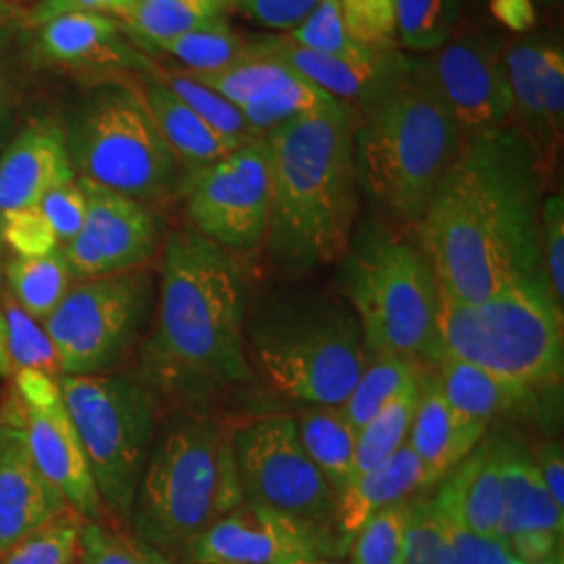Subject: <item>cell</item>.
Returning <instances> with one entry per match:
<instances>
[{"instance_id":"11","label":"cell","mask_w":564,"mask_h":564,"mask_svg":"<svg viewBox=\"0 0 564 564\" xmlns=\"http://www.w3.org/2000/svg\"><path fill=\"white\" fill-rule=\"evenodd\" d=\"M153 302V279L139 268L74 282L44 321L61 375H107L139 339Z\"/></svg>"},{"instance_id":"4","label":"cell","mask_w":564,"mask_h":564,"mask_svg":"<svg viewBox=\"0 0 564 564\" xmlns=\"http://www.w3.org/2000/svg\"><path fill=\"white\" fill-rule=\"evenodd\" d=\"M464 137L426 63L410 67L356 113L358 186L391 223L416 226Z\"/></svg>"},{"instance_id":"12","label":"cell","mask_w":564,"mask_h":564,"mask_svg":"<svg viewBox=\"0 0 564 564\" xmlns=\"http://www.w3.org/2000/svg\"><path fill=\"white\" fill-rule=\"evenodd\" d=\"M232 444L247 502L335 524L337 496L305 454L293 416L274 414L245 424Z\"/></svg>"},{"instance_id":"58","label":"cell","mask_w":564,"mask_h":564,"mask_svg":"<svg viewBox=\"0 0 564 564\" xmlns=\"http://www.w3.org/2000/svg\"><path fill=\"white\" fill-rule=\"evenodd\" d=\"M561 0H533V4L540 9V7H554V4H558Z\"/></svg>"},{"instance_id":"39","label":"cell","mask_w":564,"mask_h":564,"mask_svg":"<svg viewBox=\"0 0 564 564\" xmlns=\"http://www.w3.org/2000/svg\"><path fill=\"white\" fill-rule=\"evenodd\" d=\"M82 521L76 510H65L57 519L4 550L0 564H76Z\"/></svg>"},{"instance_id":"15","label":"cell","mask_w":564,"mask_h":564,"mask_svg":"<svg viewBox=\"0 0 564 564\" xmlns=\"http://www.w3.org/2000/svg\"><path fill=\"white\" fill-rule=\"evenodd\" d=\"M13 395L20 408L28 449L42 477L86 521H105V505L90 475L78 431L63 402L59 379L41 370L15 372Z\"/></svg>"},{"instance_id":"37","label":"cell","mask_w":564,"mask_h":564,"mask_svg":"<svg viewBox=\"0 0 564 564\" xmlns=\"http://www.w3.org/2000/svg\"><path fill=\"white\" fill-rule=\"evenodd\" d=\"M149 74L155 80L162 82L165 88H170L182 102H186L205 123H209L223 137L239 142L260 139V137H256V132L249 128L241 111L232 102L226 101L223 95H218L216 90L193 80L184 72L182 74L165 72V69H158L153 65Z\"/></svg>"},{"instance_id":"1","label":"cell","mask_w":564,"mask_h":564,"mask_svg":"<svg viewBox=\"0 0 564 564\" xmlns=\"http://www.w3.org/2000/svg\"><path fill=\"white\" fill-rule=\"evenodd\" d=\"M540 220V147L519 126L464 139L416 224L442 300L484 302L545 281Z\"/></svg>"},{"instance_id":"46","label":"cell","mask_w":564,"mask_h":564,"mask_svg":"<svg viewBox=\"0 0 564 564\" xmlns=\"http://www.w3.org/2000/svg\"><path fill=\"white\" fill-rule=\"evenodd\" d=\"M2 239L20 258H39L61 247L39 205L2 214Z\"/></svg>"},{"instance_id":"56","label":"cell","mask_w":564,"mask_h":564,"mask_svg":"<svg viewBox=\"0 0 564 564\" xmlns=\"http://www.w3.org/2000/svg\"><path fill=\"white\" fill-rule=\"evenodd\" d=\"M291 564H349L341 558H303V561H295Z\"/></svg>"},{"instance_id":"44","label":"cell","mask_w":564,"mask_h":564,"mask_svg":"<svg viewBox=\"0 0 564 564\" xmlns=\"http://www.w3.org/2000/svg\"><path fill=\"white\" fill-rule=\"evenodd\" d=\"M435 505L444 523L452 564H523L500 538H487L470 531L449 506L437 498Z\"/></svg>"},{"instance_id":"42","label":"cell","mask_w":564,"mask_h":564,"mask_svg":"<svg viewBox=\"0 0 564 564\" xmlns=\"http://www.w3.org/2000/svg\"><path fill=\"white\" fill-rule=\"evenodd\" d=\"M405 502L389 506L354 533L347 547L349 564H393L402 561Z\"/></svg>"},{"instance_id":"59","label":"cell","mask_w":564,"mask_h":564,"mask_svg":"<svg viewBox=\"0 0 564 564\" xmlns=\"http://www.w3.org/2000/svg\"><path fill=\"white\" fill-rule=\"evenodd\" d=\"M4 36H7V25H4L2 13H0V44H2V41H4Z\"/></svg>"},{"instance_id":"28","label":"cell","mask_w":564,"mask_h":564,"mask_svg":"<svg viewBox=\"0 0 564 564\" xmlns=\"http://www.w3.org/2000/svg\"><path fill=\"white\" fill-rule=\"evenodd\" d=\"M141 93L163 141L167 142L181 167H186V174L223 160L224 155L245 144L216 132L162 82L151 78Z\"/></svg>"},{"instance_id":"9","label":"cell","mask_w":564,"mask_h":564,"mask_svg":"<svg viewBox=\"0 0 564 564\" xmlns=\"http://www.w3.org/2000/svg\"><path fill=\"white\" fill-rule=\"evenodd\" d=\"M65 137L78 178L144 205L162 202L178 186L181 163L134 86L111 82L97 88Z\"/></svg>"},{"instance_id":"8","label":"cell","mask_w":564,"mask_h":564,"mask_svg":"<svg viewBox=\"0 0 564 564\" xmlns=\"http://www.w3.org/2000/svg\"><path fill=\"white\" fill-rule=\"evenodd\" d=\"M437 326L444 356L535 393L563 379V310L545 281L510 286L484 302L442 300Z\"/></svg>"},{"instance_id":"2","label":"cell","mask_w":564,"mask_h":564,"mask_svg":"<svg viewBox=\"0 0 564 564\" xmlns=\"http://www.w3.org/2000/svg\"><path fill=\"white\" fill-rule=\"evenodd\" d=\"M245 321L247 284L235 253L195 228L174 230L163 249L155 324L142 345V383L181 402L251 383Z\"/></svg>"},{"instance_id":"36","label":"cell","mask_w":564,"mask_h":564,"mask_svg":"<svg viewBox=\"0 0 564 564\" xmlns=\"http://www.w3.org/2000/svg\"><path fill=\"white\" fill-rule=\"evenodd\" d=\"M463 0H398L395 41L412 53H435L454 39Z\"/></svg>"},{"instance_id":"22","label":"cell","mask_w":564,"mask_h":564,"mask_svg":"<svg viewBox=\"0 0 564 564\" xmlns=\"http://www.w3.org/2000/svg\"><path fill=\"white\" fill-rule=\"evenodd\" d=\"M76 178L63 126L34 121L0 153V214L39 205L51 188Z\"/></svg>"},{"instance_id":"48","label":"cell","mask_w":564,"mask_h":564,"mask_svg":"<svg viewBox=\"0 0 564 564\" xmlns=\"http://www.w3.org/2000/svg\"><path fill=\"white\" fill-rule=\"evenodd\" d=\"M538 84L545 126L556 144V139L563 134L564 123V46L556 34H545L544 51L538 65Z\"/></svg>"},{"instance_id":"5","label":"cell","mask_w":564,"mask_h":564,"mask_svg":"<svg viewBox=\"0 0 564 564\" xmlns=\"http://www.w3.org/2000/svg\"><path fill=\"white\" fill-rule=\"evenodd\" d=\"M235 431L203 412L163 424L142 470L130 523L165 556L182 554L205 529L245 502Z\"/></svg>"},{"instance_id":"7","label":"cell","mask_w":564,"mask_h":564,"mask_svg":"<svg viewBox=\"0 0 564 564\" xmlns=\"http://www.w3.org/2000/svg\"><path fill=\"white\" fill-rule=\"evenodd\" d=\"M345 256L343 284L366 354L435 370L444 358L437 326L442 295L421 242L387 226H368Z\"/></svg>"},{"instance_id":"52","label":"cell","mask_w":564,"mask_h":564,"mask_svg":"<svg viewBox=\"0 0 564 564\" xmlns=\"http://www.w3.org/2000/svg\"><path fill=\"white\" fill-rule=\"evenodd\" d=\"M489 15L506 30L517 34H529L538 25L540 9L533 0H485Z\"/></svg>"},{"instance_id":"24","label":"cell","mask_w":564,"mask_h":564,"mask_svg":"<svg viewBox=\"0 0 564 564\" xmlns=\"http://www.w3.org/2000/svg\"><path fill=\"white\" fill-rule=\"evenodd\" d=\"M419 381L421 400L405 445L423 464L433 487L484 442L487 424L475 423L449 408L431 370H421Z\"/></svg>"},{"instance_id":"10","label":"cell","mask_w":564,"mask_h":564,"mask_svg":"<svg viewBox=\"0 0 564 564\" xmlns=\"http://www.w3.org/2000/svg\"><path fill=\"white\" fill-rule=\"evenodd\" d=\"M59 387L105 510L130 523L155 440V391L142 381L111 372L61 375Z\"/></svg>"},{"instance_id":"29","label":"cell","mask_w":564,"mask_h":564,"mask_svg":"<svg viewBox=\"0 0 564 564\" xmlns=\"http://www.w3.org/2000/svg\"><path fill=\"white\" fill-rule=\"evenodd\" d=\"M305 454L339 498L356 477V431L339 405H314L293 416Z\"/></svg>"},{"instance_id":"43","label":"cell","mask_w":564,"mask_h":564,"mask_svg":"<svg viewBox=\"0 0 564 564\" xmlns=\"http://www.w3.org/2000/svg\"><path fill=\"white\" fill-rule=\"evenodd\" d=\"M286 39L303 48L328 55H351L364 48L343 25L341 0H321Z\"/></svg>"},{"instance_id":"38","label":"cell","mask_w":564,"mask_h":564,"mask_svg":"<svg viewBox=\"0 0 564 564\" xmlns=\"http://www.w3.org/2000/svg\"><path fill=\"white\" fill-rule=\"evenodd\" d=\"M7 330V354L11 362V372L20 370H41L55 375L59 372L57 351L51 341L44 324L28 316L11 295H4L0 303Z\"/></svg>"},{"instance_id":"16","label":"cell","mask_w":564,"mask_h":564,"mask_svg":"<svg viewBox=\"0 0 564 564\" xmlns=\"http://www.w3.org/2000/svg\"><path fill=\"white\" fill-rule=\"evenodd\" d=\"M505 46L494 34L470 32L424 61L464 139L514 126Z\"/></svg>"},{"instance_id":"55","label":"cell","mask_w":564,"mask_h":564,"mask_svg":"<svg viewBox=\"0 0 564 564\" xmlns=\"http://www.w3.org/2000/svg\"><path fill=\"white\" fill-rule=\"evenodd\" d=\"M9 375H11V362L7 354V330H4V318L0 312V377H9Z\"/></svg>"},{"instance_id":"20","label":"cell","mask_w":564,"mask_h":564,"mask_svg":"<svg viewBox=\"0 0 564 564\" xmlns=\"http://www.w3.org/2000/svg\"><path fill=\"white\" fill-rule=\"evenodd\" d=\"M253 44L258 51L286 61L326 95L345 102L356 113L379 99L412 63V57L398 48L364 46L351 55H328L303 48L286 36H265Z\"/></svg>"},{"instance_id":"51","label":"cell","mask_w":564,"mask_h":564,"mask_svg":"<svg viewBox=\"0 0 564 564\" xmlns=\"http://www.w3.org/2000/svg\"><path fill=\"white\" fill-rule=\"evenodd\" d=\"M132 2L134 0H41L25 13V23L36 30L42 23L67 13H111L120 18Z\"/></svg>"},{"instance_id":"27","label":"cell","mask_w":564,"mask_h":564,"mask_svg":"<svg viewBox=\"0 0 564 564\" xmlns=\"http://www.w3.org/2000/svg\"><path fill=\"white\" fill-rule=\"evenodd\" d=\"M433 377L449 408L487 426L498 416L524 412L535 403V391L458 358L444 356Z\"/></svg>"},{"instance_id":"35","label":"cell","mask_w":564,"mask_h":564,"mask_svg":"<svg viewBox=\"0 0 564 564\" xmlns=\"http://www.w3.org/2000/svg\"><path fill=\"white\" fill-rule=\"evenodd\" d=\"M419 372L421 370H416L402 358L387 354L372 356L370 362L364 364V370L354 389L339 405L345 421L358 433L364 424L368 423L384 403L391 402L402 391L403 384Z\"/></svg>"},{"instance_id":"53","label":"cell","mask_w":564,"mask_h":564,"mask_svg":"<svg viewBox=\"0 0 564 564\" xmlns=\"http://www.w3.org/2000/svg\"><path fill=\"white\" fill-rule=\"evenodd\" d=\"M533 456V463L538 466L542 481H544L547 494L556 506L564 510V456L561 442L544 444Z\"/></svg>"},{"instance_id":"60","label":"cell","mask_w":564,"mask_h":564,"mask_svg":"<svg viewBox=\"0 0 564 564\" xmlns=\"http://www.w3.org/2000/svg\"><path fill=\"white\" fill-rule=\"evenodd\" d=\"M2 249H4V239H2V214H0V256H2Z\"/></svg>"},{"instance_id":"54","label":"cell","mask_w":564,"mask_h":564,"mask_svg":"<svg viewBox=\"0 0 564 564\" xmlns=\"http://www.w3.org/2000/svg\"><path fill=\"white\" fill-rule=\"evenodd\" d=\"M11 128H13L11 99H9V93H7L4 84L0 82V147L7 144V139L11 134Z\"/></svg>"},{"instance_id":"25","label":"cell","mask_w":564,"mask_h":564,"mask_svg":"<svg viewBox=\"0 0 564 564\" xmlns=\"http://www.w3.org/2000/svg\"><path fill=\"white\" fill-rule=\"evenodd\" d=\"M435 498L449 506L470 531L500 538L505 502L500 440H487L477 445L440 481Z\"/></svg>"},{"instance_id":"26","label":"cell","mask_w":564,"mask_h":564,"mask_svg":"<svg viewBox=\"0 0 564 564\" xmlns=\"http://www.w3.org/2000/svg\"><path fill=\"white\" fill-rule=\"evenodd\" d=\"M429 487L423 464L408 445H403L391 458L356 477L343 491L337 498L335 524L347 540H351L370 517L389 506L402 505Z\"/></svg>"},{"instance_id":"50","label":"cell","mask_w":564,"mask_h":564,"mask_svg":"<svg viewBox=\"0 0 564 564\" xmlns=\"http://www.w3.org/2000/svg\"><path fill=\"white\" fill-rule=\"evenodd\" d=\"M321 0H235L242 15L263 30L291 32L302 23Z\"/></svg>"},{"instance_id":"18","label":"cell","mask_w":564,"mask_h":564,"mask_svg":"<svg viewBox=\"0 0 564 564\" xmlns=\"http://www.w3.org/2000/svg\"><path fill=\"white\" fill-rule=\"evenodd\" d=\"M184 74L232 102L260 139H265L286 121L335 107L339 102L286 61L258 51L256 44L253 55L226 69L212 74Z\"/></svg>"},{"instance_id":"40","label":"cell","mask_w":564,"mask_h":564,"mask_svg":"<svg viewBox=\"0 0 564 564\" xmlns=\"http://www.w3.org/2000/svg\"><path fill=\"white\" fill-rule=\"evenodd\" d=\"M76 564H172L137 533H123L105 521H82Z\"/></svg>"},{"instance_id":"14","label":"cell","mask_w":564,"mask_h":564,"mask_svg":"<svg viewBox=\"0 0 564 564\" xmlns=\"http://www.w3.org/2000/svg\"><path fill=\"white\" fill-rule=\"evenodd\" d=\"M347 547L349 540L335 524L305 521L245 500L205 529L182 556L191 564H291L339 558Z\"/></svg>"},{"instance_id":"57","label":"cell","mask_w":564,"mask_h":564,"mask_svg":"<svg viewBox=\"0 0 564 564\" xmlns=\"http://www.w3.org/2000/svg\"><path fill=\"white\" fill-rule=\"evenodd\" d=\"M529 564H564L563 550H558V552H554L552 556H547L544 561H538V563H529Z\"/></svg>"},{"instance_id":"45","label":"cell","mask_w":564,"mask_h":564,"mask_svg":"<svg viewBox=\"0 0 564 564\" xmlns=\"http://www.w3.org/2000/svg\"><path fill=\"white\" fill-rule=\"evenodd\" d=\"M395 2L398 0H341L347 34L370 48H395Z\"/></svg>"},{"instance_id":"61","label":"cell","mask_w":564,"mask_h":564,"mask_svg":"<svg viewBox=\"0 0 564 564\" xmlns=\"http://www.w3.org/2000/svg\"><path fill=\"white\" fill-rule=\"evenodd\" d=\"M393 564H403V561H398V563H393Z\"/></svg>"},{"instance_id":"31","label":"cell","mask_w":564,"mask_h":564,"mask_svg":"<svg viewBox=\"0 0 564 564\" xmlns=\"http://www.w3.org/2000/svg\"><path fill=\"white\" fill-rule=\"evenodd\" d=\"M9 295L34 321L44 323L74 286L72 270L59 249L39 258H11L4 268Z\"/></svg>"},{"instance_id":"32","label":"cell","mask_w":564,"mask_h":564,"mask_svg":"<svg viewBox=\"0 0 564 564\" xmlns=\"http://www.w3.org/2000/svg\"><path fill=\"white\" fill-rule=\"evenodd\" d=\"M545 34H523L505 46L506 74L514 105V126L540 147H554L545 126L544 107L540 99L538 65L544 51Z\"/></svg>"},{"instance_id":"34","label":"cell","mask_w":564,"mask_h":564,"mask_svg":"<svg viewBox=\"0 0 564 564\" xmlns=\"http://www.w3.org/2000/svg\"><path fill=\"white\" fill-rule=\"evenodd\" d=\"M144 46L160 48L184 63L186 72L195 74L220 72L253 55V42L242 41L224 20Z\"/></svg>"},{"instance_id":"49","label":"cell","mask_w":564,"mask_h":564,"mask_svg":"<svg viewBox=\"0 0 564 564\" xmlns=\"http://www.w3.org/2000/svg\"><path fill=\"white\" fill-rule=\"evenodd\" d=\"M59 245L72 241L80 232L86 218V195L78 178L51 188L39 203Z\"/></svg>"},{"instance_id":"23","label":"cell","mask_w":564,"mask_h":564,"mask_svg":"<svg viewBox=\"0 0 564 564\" xmlns=\"http://www.w3.org/2000/svg\"><path fill=\"white\" fill-rule=\"evenodd\" d=\"M36 53L65 67L144 69L153 63L123 41L120 21L105 13H67L36 28Z\"/></svg>"},{"instance_id":"6","label":"cell","mask_w":564,"mask_h":564,"mask_svg":"<svg viewBox=\"0 0 564 564\" xmlns=\"http://www.w3.org/2000/svg\"><path fill=\"white\" fill-rule=\"evenodd\" d=\"M245 354L253 379L307 408L341 405L366 364L358 318L333 297L263 303L247 314Z\"/></svg>"},{"instance_id":"41","label":"cell","mask_w":564,"mask_h":564,"mask_svg":"<svg viewBox=\"0 0 564 564\" xmlns=\"http://www.w3.org/2000/svg\"><path fill=\"white\" fill-rule=\"evenodd\" d=\"M424 491L405 500L403 564H452V552L435 496Z\"/></svg>"},{"instance_id":"19","label":"cell","mask_w":564,"mask_h":564,"mask_svg":"<svg viewBox=\"0 0 564 564\" xmlns=\"http://www.w3.org/2000/svg\"><path fill=\"white\" fill-rule=\"evenodd\" d=\"M65 510L69 505L42 477L28 449L20 408L11 391L0 408V554Z\"/></svg>"},{"instance_id":"13","label":"cell","mask_w":564,"mask_h":564,"mask_svg":"<svg viewBox=\"0 0 564 564\" xmlns=\"http://www.w3.org/2000/svg\"><path fill=\"white\" fill-rule=\"evenodd\" d=\"M270 193V147L265 139L247 141L184 178L193 228L230 253L253 251L262 245Z\"/></svg>"},{"instance_id":"17","label":"cell","mask_w":564,"mask_h":564,"mask_svg":"<svg viewBox=\"0 0 564 564\" xmlns=\"http://www.w3.org/2000/svg\"><path fill=\"white\" fill-rule=\"evenodd\" d=\"M80 182L86 218L61 251L74 281H90L144 268L158 249V223L144 203L95 182Z\"/></svg>"},{"instance_id":"21","label":"cell","mask_w":564,"mask_h":564,"mask_svg":"<svg viewBox=\"0 0 564 564\" xmlns=\"http://www.w3.org/2000/svg\"><path fill=\"white\" fill-rule=\"evenodd\" d=\"M505 502L500 540L523 564L563 550L564 510L547 494L542 475L521 445L500 440Z\"/></svg>"},{"instance_id":"33","label":"cell","mask_w":564,"mask_h":564,"mask_svg":"<svg viewBox=\"0 0 564 564\" xmlns=\"http://www.w3.org/2000/svg\"><path fill=\"white\" fill-rule=\"evenodd\" d=\"M419 400L421 381L416 375L356 433V477L368 473L370 468L391 458L398 449H402L414 423Z\"/></svg>"},{"instance_id":"30","label":"cell","mask_w":564,"mask_h":564,"mask_svg":"<svg viewBox=\"0 0 564 564\" xmlns=\"http://www.w3.org/2000/svg\"><path fill=\"white\" fill-rule=\"evenodd\" d=\"M232 4L235 0H134L120 20L132 36L149 44L218 23Z\"/></svg>"},{"instance_id":"3","label":"cell","mask_w":564,"mask_h":564,"mask_svg":"<svg viewBox=\"0 0 564 564\" xmlns=\"http://www.w3.org/2000/svg\"><path fill=\"white\" fill-rule=\"evenodd\" d=\"M354 130L356 111L337 102L265 137L272 193L263 245L282 268L307 272L347 253L360 188Z\"/></svg>"},{"instance_id":"47","label":"cell","mask_w":564,"mask_h":564,"mask_svg":"<svg viewBox=\"0 0 564 564\" xmlns=\"http://www.w3.org/2000/svg\"><path fill=\"white\" fill-rule=\"evenodd\" d=\"M542 263L547 291L554 303L564 307V199L563 195H550L542 203Z\"/></svg>"}]
</instances>
